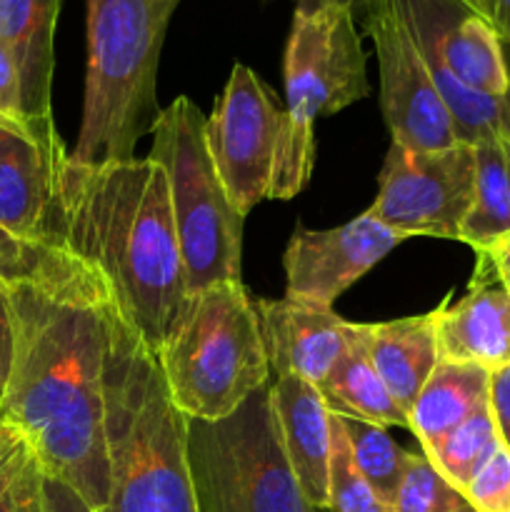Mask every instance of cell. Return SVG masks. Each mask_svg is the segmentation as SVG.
<instances>
[{
	"label": "cell",
	"mask_w": 510,
	"mask_h": 512,
	"mask_svg": "<svg viewBox=\"0 0 510 512\" xmlns=\"http://www.w3.org/2000/svg\"><path fill=\"white\" fill-rule=\"evenodd\" d=\"M185 443L188 418L170 398L158 355L115 310L105 365L110 488L98 512H200Z\"/></svg>",
	"instance_id": "3"
},
{
	"label": "cell",
	"mask_w": 510,
	"mask_h": 512,
	"mask_svg": "<svg viewBox=\"0 0 510 512\" xmlns=\"http://www.w3.org/2000/svg\"><path fill=\"white\" fill-rule=\"evenodd\" d=\"M465 3H470V0H465Z\"/></svg>",
	"instance_id": "40"
},
{
	"label": "cell",
	"mask_w": 510,
	"mask_h": 512,
	"mask_svg": "<svg viewBox=\"0 0 510 512\" xmlns=\"http://www.w3.org/2000/svg\"><path fill=\"white\" fill-rule=\"evenodd\" d=\"M55 235L98 270L120 318L153 353L183 310V253L165 170L150 158L63 160Z\"/></svg>",
	"instance_id": "2"
},
{
	"label": "cell",
	"mask_w": 510,
	"mask_h": 512,
	"mask_svg": "<svg viewBox=\"0 0 510 512\" xmlns=\"http://www.w3.org/2000/svg\"><path fill=\"white\" fill-rule=\"evenodd\" d=\"M428 73L453 118L455 138L478 145L500 128L510 85L503 43L465 0H400Z\"/></svg>",
	"instance_id": "9"
},
{
	"label": "cell",
	"mask_w": 510,
	"mask_h": 512,
	"mask_svg": "<svg viewBox=\"0 0 510 512\" xmlns=\"http://www.w3.org/2000/svg\"><path fill=\"white\" fill-rule=\"evenodd\" d=\"M0 278L15 325L0 423L28 440L48 478L103 510L110 488L105 365L115 320L108 285L60 238L28 240Z\"/></svg>",
	"instance_id": "1"
},
{
	"label": "cell",
	"mask_w": 510,
	"mask_h": 512,
	"mask_svg": "<svg viewBox=\"0 0 510 512\" xmlns=\"http://www.w3.org/2000/svg\"><path fill=\"white\" fill-rule=\"evenodd\" d=\"M373 40L380 73V110L393 143L410 150L458 145L453 118L428 73L400 0H378L360 18Z\"/></svg>",
	"instance_id": "12"
},
{
	"label": "cell",
	"mask_w": 510,
	"mask_h": 512,
	"mask_svg": "<svg viewBox=\"0 0 510 512\" xmlns=\"http://www.w3.org/2000/svg\"><path fill=\"white\" fill-rule=\"evenodd\" d=\"M0 512H45L43 465L28 440L5 425L0 438Z\"/></svg>",
	"instance_id": "25"
},
{
	"label": "cell",
	"mask_w": 510,
	"mask_h": 512,
	"mask_svg": "<svg viewBox=\"0 0 510 512\" xmlns=\"http://www.w3.org/2000/svg\"><path fill=\"white\" fill-rule=\"evenodd\" d=\"M158 363L188 420H220L268 385L258 313L243 283L220 280L185 298Z\"/></svg>",
	"instance_id": "5"
},
{
	"label": "cell",
	"mask_w": 510,
	"mask_h": 512,
	"mask_svg": "<svg viewBox=\"0 0 510 512\" xmlns=\"http://www.w3.org/2000/svg\"><path fill=\"white\" fill-rule=\"evenodd\" d=\"M395 512H475L458 488L433 468L423 453H410L403 483L393 505Z\"/></svg>",
	"instance_id": "27"
},
{
	"label": "cell",
	"mask_w": 510,
	"mask_h": 512,
	"mask_svg": "<svg viewBox=\"0 0 510 512\" xmlns=\"http://www.w3.org/2000/svg\"><path fill=\"white\" fill-rule=\"evenodd\" d=\"M500 128H503L505 138L510 140V85L503 98H500Z\"/></svg>",
	"instance_id": "37"
},
{
	"label": "cell",
	"mask_w": 510,
	"mask_h": 512,
	"mask_svg": "<svg viewBox=\"0 0 510 512\" xmlns=\"http://www.w3.org/2000/svg\"><path fill=\"white\" fill-rule=\"evenodd\" d=\"M150 160L165 170L188 295L220 280L240 283L243 215L225 193L205 138V115L188 95L160 108Z\"/></svg>",
	"instance_id": "7"
},
{
	"label": "cell",
	"mask_w": 510,
	"mask_h": 512,
	"mask_svg": "<svg viewBox=\"0 0 510 512\" xmlns=\"http://www.w3.org/2000/svg\"><path fill=\"white\" fill-rule=\"evenodd\" d=\"M0 438H3V425H0Z\"/></svg>",
	"instance_id": "39"
},
{
	"label": "cell",
	"mask_w": 510,
	"mask_h": 512,
	"mask_svg": "<svg viewBox=\"0 0 510 512\" xmlns=\"http://www.w3.org/2000/svg\"><path fill=\"white\" fill-rule=\"evenodd\" d=\"M363 38L348 5H295L283 53L285 123L273 200H290L308 185L315 160L313 123L368 98Z\"/></svg>",
	"instance_id": "6"
},
{
	"label": "cell",
	"mask_w": 510,
	"mask_h": 512,
	"mask_svg": "<svg viewBox=\"0 0 510 512\" xmlns=\"http://www.w3.org/2000/svg\"><path fill=\"white\" fill-rule=\"evenodd\" d=\"M325 3L348 5V8L355 13V18L360 20L365 13H368L370 5H375V3H378V0H295V5H325Z\"/></svg>",
	"instance_id": "35"
},
{
	"label": "cell",
	"mask_w": 510,
	"mask_h": 512,
	"mask_svg": "<svg viewBox=\"0 0 510 512\" xmlns=\"http://www.w3.org/2000/svg\"><path fill=\"white\" fill-rule=\"evenodd\" d=\"M15 355V325H13V305H10L8 288L0 278V405H3L5 388H8L10 370H13Z\"/></svg>",
	"instance_id": "31"
},
{
	"label": "cell",
	"mask_w": 510,
	"mask_h": 512,
	"mask_svg": "<svg viewBox=\"0 0 510 512\" xmlns=\"http://www.w3.org/2000/svg\"><path fill=\"white\" fill-rule=\"evenodd\" d=\"M403 240V235L385 228L368 210L330 230L298 225L283 255L285 298L330 310L350 285L358 283Z\"/></svg>",
	"instance_id": "14"
},
{
	"label": "cell",
	"mask_w": 510,
	"mask_h": 512,
	"mask_svg": "<svg viewBox=\"0 0 510 512\" xmlns=\"http://www.w3.org/2000/svg\"><path fill=\"white\" fill-rule=\"evenodd\" d=\"M498 448V430H495L490 408L485 405L478 413L470 415L463 425H458L453 433L445 435L435 448L425 450L423 455L453 488L465 495L473 475Z\"/></svg>",
	"instance_id": "24"
},
{
	"label": "cell",
	"mask_w": 510,
	"mask_h": 512,
	"mask_svg": "<svg viewBox=\"0 0 510 512\" xmlns=\"http://www.w3.org/2000/svg\"><path fill=\"white\" fill-rule=\"evenodd\" d=\"M200 512H313L280 440L270 383L220 420H188Z\"/></svg>",
	"instance_id": "8"
},
{
	"label": "cell",
	"mask_w": 510,
	"mask_h": 512,
	"mask_svg": "<svg viewBox=\"0 0 510 512\" xmlns=\"http://www.w3.org/2000/svg\"><path fill=\"white\" fill-rule=\"evenodd\" d=\"M488 383L490 370L480 365L450 360L435 365L408 413V430L420 440L423 453L488 405Z\"/></svg>",
	"instance_id": "20"
},
{
	"label": "cell",
	"mask_w": 510,
	"mask_h": 512,
	"mask_svg": "<svg viewBox=\"0 0 510 512\" xmlns=\"http://www.w3.org/2000/svg\"><path fill=\"white\" fill-rule=\"evenodd\" d=\"M370 363L390 390L395 403L405 410L413 408L425 380L440 363L438 338H435V310L388 323L365 325Z\"/></svg>",
	"instance_id": "19"
},
{
	"label": "cell",
	"mask_w": 510,
	"mask_h": 512,
	"mask_svg": "<svg viewBox=\"0 0 510 512\" xmlns=\"http://www.w3.org/2000/svg\"><path fill=\"white\" fill-rule=\"evenodd\" d=\"M180 0H85L88 70L83 123L70 158L108 165L135 158L158 118V65Z\"/></svg>",
	"instance_id": "4"
},
{
	"label": "cell",
	"mask_w": 510,
	"mask_h": 512,
	"mask_svg": "<svg viewBox=\"0 0 510 512\" xmlns=\"http://www.w3.org/2000/svg\"><path fill=\"white\" fill-rule=\"evenodd\" d=\"M23 243H25V240L13 238V235H8V233H3V230H0V268H3L5 263H10V260L18 255V250L23 248Z\"/></svg>",
	"instance_id": "36"
},
{
	"label": "cell",
	"mask_w": 510,
	"mask_h": 512,
	"mask_svg": "<svg viewBox=\"0 0 510 512\" xmlns=\"http://www.w3.org/2000/svg\"><path fill=\"white\" fill-rule=\"evenodd\" d=\"M475 512H510V450L500 445L465 488Z\"/></svg>",
	"instance_id": "28"
},
{
	"label": "cell",
	"mask_w": 510,
	"mask_h": 512,
	"mask_svg": "<svg viewBox=\"0 0 510 512\" xmlns=\"http://www.w3.org/2000/svg\"><path fill=\"white\" fill-rule=\"evenodd\" d=\"M483 255H488L490 263H493V268H495V273H498V278L503 280V285L508 288V293H510V235L508 238L498 240V243H495L490 250H485Z\"/></svg>",
	"instance_id": "34"
},
{
	"label": "cell",
	"mask_w": 510,
	"mask_h": 512,
	"mask_svg": "<svg viewBox=\"0 0 510 512\" xmlns=\"http://www.w3.org/2000/svg\"><path fill=\"white\" fill-rule=\"evenodd\" d=\"M68 158L53 118L0 115V230L20 240L58 238L60 168Z\"/></svg>",
	"instance_id": "13"
},
{
	"label": "cell",
	"mask_w": 510,
	"mask_h": 512,
	"mask_svg": "<svg viewBox=\"0 0 510 512\" xmlns=\"http://www.w3.org/2000/svg\"><path fill=\"white\" fill-rule=\"evenodd\" d=\"M283 123V100L255 70L235 63L213 113L205 118V138L220 183L243 218L273 198Z\"/></svg>",
	"instance_id": "10"
},
{
	"label": "cell",
	"mask_w": 510,
	"mask_h": 512,
	"mask_svg": "<svg viewBox=\"0 0 510 512\" xmlns=\"http://www.w3.org/2000/svg\"><path fill=\"white\" fill-rule=\"evenodd\" d=\"M470 5L488 20L500 43H510V0H470Z\"/></svg>",
	"instance_id": "33"
},
{
	"label": "cell",
	"mask_w": 510,
	"mask_h": 512,
	"mask_svg": "<svg viewBox=\"0 0 510 512\" xmlns=\"http://www.w3.org/2000/svg\"><path fill=\"white\" fill-rule=\"evenodd\" d=\"M45 512H95L70 485L45 475Z\"/></svg>",
	"instance_id": "32"
},
{
	"label": "cell",
	"mask_w": 510,
	"mask_h": 512,
	"mask_svg": "<svg viewBox=\"0 0 510 512\" xmlns=\"http://www.w3.org/2000/svg\"><path fill=\"white\" fill-rule=\"evenodd\" d=\"M473 205L463 220L460 243L485 253L510 235V140L503 133L473 145Z\"/></svg>",
	"instance_id": "22"
},
{
	"label": "cell",
	"mask_w": 510,
	"mask_h": 512,
	"mask_svg": "<svg viewBox=\"0 0 510 512\" xmlns=\"http://www.w3.org/2000/svg\"><path fill=\"white\" fill-rule=\"evenodd\" d=\"M280 440L310 510H328L330 408L323 393L303 378H275L270 383Z\"/></svg>",
	"instance_id": "17"
},
{
	"label": "cell",
	"mask_w": 510,
	"mask_h": 512,
	"mask_svg": "<svg viewBox=\"0 0 510 512\" xmlns=\"http://www.w3.org/2000/svg\"><path fill=\"white\" fill-rule=\"evenodd\" d=\"M60 3L63 0H0V43L18 60L28 118H53L50 88Z\"/></svg>",
	"instance_id": "18"
},
{
	"label": "cell",
	"mask_w": 510,
	"mask_h": 512,
	"mask_svg": "<svg viewBox=\"0 0 510 512\" xmlns=\"http://www.w3.org/2000/svg\"><path fill=\"white\" fill-rule=\"evenodd\" d=\"M330 468H328V510L333 512H395L370 488L355 465L340 418L330 413Z\"/></svg>",
	"instance_id": "26"
},
{
	"label": "cell",
	"mask_w": 510,
	"mask_h": 512,
	"mask_svg": "<svg viewBox=\"0 0 510 512\" xmlns=\"http://www.w3.org/2000/svg\"><path fill=\"white\" fill-rule=\"evenodd\" d=\"M488 408L493 415L495 430H498L500 445L510 450V363L490 373Z\"/></svg>",
	"instance_id": "29"
},
{
	"label": "cell",
	"mask_w": 510,
	"mask_h": 512,
	"mask_svg": "<svg viewBox=\"0 0 510 512\" xmlns=\"http://www.w3.org/2000/svg\"><path fill=\"white\" fill-rule=\"evenodd\" d=\"M338 418L358 470L368 480L370 488L380 495V500L393 508L405 468H408L410 453L400 448L398 443H393V438L380 425L348 418V415H338Z\"/></svg>",
	"instance_id": "23"
},
{
	"label": "cell",
	"mask_w": 510,
	"mask_h": 512,
	"mask_svg": "<svg viewBox=\"0 0 510 512\" xmlns=\"http://www.w3.org/2000/svg\"><path fill=\"white\" fill-rule=\"evenodd\" d=\"M0 115H25L18 60L3 43H0Z\"/></svg>",
	"instance_id": "30"
},
{
	"label": "cell",
	"mask_w": 510,
	"mask_h": 512,
	"mask_svg": "<svg viewBox=\"0 0 510 512\" xmlns=\"http://www.w3.org/2000/svg\"><path fill=\"white\" fill-rule=\"evenodd\" d=\"M275 378H303L318 388L348 348L350 325L333 308L293 300H253Z\"/></svg>",
	"instance_id": "15"
},
{
	"label": "cell",
	"mask_w": 510,
	"mask_h": 512,
	"mask_svg": "<svg viewBox=\"0 0 510 512\" xmlns=\"http://www.w3.org/2000/svg\"><path fill=\"white\" fill-rule=\"evenodd\" d=\"M440 360L498 370L510 363V293L488 255L478 253L473 283L458 303L435 310Z\"/></svg>",
	"instance_id": "16"
},
{
	"label": "cell",
	"mask_w": 510,
	"mask_h": 512,
	"mask_svg": "<svg viewBox=\"0 0 510 512\" xmlns=\"http://www.w3.org/2000/svg\"><path fill=\"white\" fill-rule=\"evenodd\" d=\"M503 55H505V65H508V75H510V43H503Z\"/></svg>",
	"instance_id": "38"
},
{
	"label": "cell",
	"mask_w": 510,
	"mask_h": 512,
	"mask_svg": "<svg viewBox=\"0 0 510 512\" xmlns=\"http://www.w3.org/2000/svg\"><path fill=\"white\" fill-rule=\"evenodd\" d=\"M318 390L323 393L330 413L368 420L380 428H388V425L408 428V415L395 403L390 390L385 388V383L370 363L365 325H350L348 348L333 365L328 378L318 385Z\"/></svg>",
	"instance_id": "21"
},
{
	"label": "cell",
	"mask_w": 510,
	"mask_h": 512,
	"mask_svg": "<svg viewBox=\"0 0 510 512\" xmlns=\"http://www.w3.org/2000/svg\"><path fill=\"white\" fill-rule=\"evenodd\" d=\"M473 190V145L410 150L390 143L378 175V195L368 213L405 240L418 235L460 240Z\"/></svg>",
	"instance_id": "11"
}]
</instances>
